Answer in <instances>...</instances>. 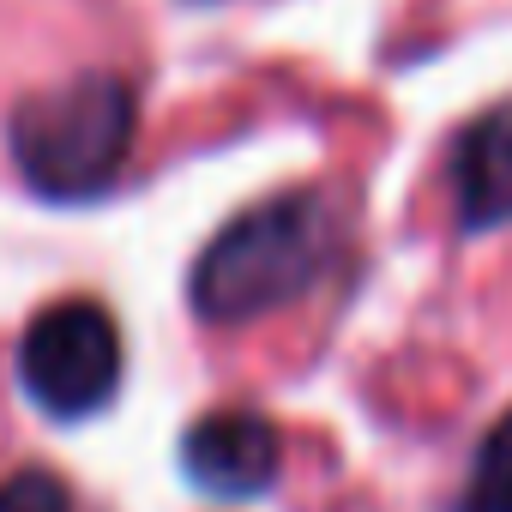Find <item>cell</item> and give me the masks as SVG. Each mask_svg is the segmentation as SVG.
Segmentation results:
<instances>
[{
  "mask_svg": "<svg viewBox=\"0 0 512 512\" xmlns=\"http://www.w3.org/2000/svg\"><path fill=\"white\" fill-rule=\"evenodd\" d=\"M19 374L49 416L61 422L97 416L121 386V326L97 302H55L31 320Z\"/></svg>",
  "mask_w": 512,
  "mask_h": 512,
  "instance_id": "3",
  "label": "cell"
},
{
  "mask_svg": "<svg viewBox=\"0 0 512 512\" xmlns=\"http://www.w3.org/2000/svg\"><path fill=\"white\" fill-rule=\"evenodd\" d=\"M338 247V211L320 193H284L241 211L193 266V314L211 326H247L290 308L326 272Z\"/></svg>",
  "mask_w": 512,
  "mask_h": 512,
  "instance_id": "1",
  "label": "cell"
},
{
  "mask_svg": "<svg viewBox=\"0 0 512 512\" xmlns=\"http://www.w3.org/2000/svg\"><path fill=\"white\" fill-rule=\"evenodd\" d=\"M458 512H512V410H506V416L494 422V434L482 440Z\"/></svg>",
  "mask_w": 512,
  "mask_h": 512,
  "instance_id": "6",
  "label": "cell"
},
{
  "mask_svg": "<svg viewBox=\"0 0 512 512\" xmlns=\"http://www.w3.org/2000/svg\"><path fill=\"white\" fill-rule=\"evenodd\" d=\"M452 205L464 229L512 223V109H494L464 133L452 163Z\"/></svg>",
  "mask_w": 512,
  "mask_h": 512,
  "instance_id": "5",
  "label": "cell"
},
{
  "mask_svg": "<svg viewBox=\"0 0 512 512\" xmlns=\"http://www.w3.org/2000/svg\"><path fill=\"white\" fill-rule=\"evenodd\" d=\"M133 121V91L115 73H73L13 109L7 145L43 199H97L133 151Z\"/></svg>",
  "mask_w": 512,
  "mask_h": 512,
  "instance_id": "2",
  "label": "cell"
},
{
  "mask_svg": "<svg viewBox=\"0 0 512 512\" xmlns=\"http://www.w3.org/2000/svg\"><path fill=\"white\" fill-rule=\"evenodd\" d=\"M0 512H73V494L49 470H25L13 482H0Z\"/></svg>",
  "mask_w": 512,
  "mask_h": 512,
  "instance_id": "7",
  "label": "cell"
},
{
  "mask_svg": "<svg viewBox=\"0 0 512 512\" xmlns=\"http://www.w3.org/2000/svg\"><path fill=\"white\" fill-rule=\"evenodd\" d=\"M181 470L199 494L253 500L284 470V434L253 410H211L181 440Z\"/></svg>",
  "mask_w": 512,
  "mask_h": 512,
  "instance_id": "4",
  "label": "cell"
}]
</instances>
